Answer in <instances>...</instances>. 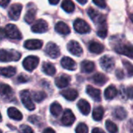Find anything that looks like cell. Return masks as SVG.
Masks as SVG:
<instances>
[{
    "instance_id": "cell-11",
    "label": "cell",
    "mask_w": 133,
    "mask_h": 133,
    "mask_svg": "<svg viewBox=\"0 0 133 133\" xmlns=\"http://www.w3.org/2000/svg\"><path fill=\"white\" fill-rule=\"evenodd\" d=\"M31 30L34 33H44L48 30V24L44 20H38L31 27Z\"/></svg>"
},
{
    "instance_id": "cell-21",
    "label": "cell",
    "mask_w": 133,
    "mask_h": 133,
    "mask_svg": "<svg viewBox=\"0 0 133 133\" xmlns=\"http://www.w3.org/2000/svg\"><path fill=\"white\" fill-rule=\"evenodd\" d=\"M104 47L99 42H91L89 44V50L95 54H100L103 52Z\"/></svg>"
},
{
    "instance_id": "cell-9",
    "label": "cell",
    "mask_w": 133,
    "mask_h": 133,
    "mask_svg": "<svg viewBox=\"0 0 133 133\" xmlns=\"http://www.w3.org/2000/svg\"><path fill=\"white\" fill-rule=\"evenodd\" d=\"M45 53L52 59L58 58L60 56V49L54 42H48L45 48Z\"/></svg>"
},
{
    "instance_id": "cell-13",
    "label": "cell",
    "mask_w": 133,
    "mask_h": 133,
    "mask_svg": "<svg viewBox=\"0 0 133 133\" xmlns=\"http://www.w3.org/2000/svg\"><path fill=\"white\" fill-rule=\"evenodd\" d=\"M76 120V117L72 111L69 109H67L64 111L62 118V123L65 126L72 125Z\"/></svg>"
},
{
    "instance_id": "cell-34",
    "label": "cell",
    "mask_w": 133,
    "mask_h": 133,
    "mask_svg": "<svg viewBox=\"0 0 133 133\" xmlns=\"http://www.w3.org/2000/svg\"><path fill=\"white\" fill-rule=\"evenodd\" d=\"M46 97H47V95L44 92L38 91V92H34L33 93V99L37 103H41Z\"/></svg>"
},
{
    "instance_id": "cell-22",
    "label": "cell",
    "mask_w": 133,
    "mask_h": 133,
    "mask_svg": "<svg viewBox=\"0 0 133 133\" xmlns=\"http://www.w3.org/2000/svg\"><path fill=\"white\" fill-rule=\"evenodd\" d=\"M8 115L11 119L16 120V121H20L23 119V114L19 111H18L15 107H9L8 109Z\"/></svg>"
},
{
    "instance_id": "cell-10",
    "label": "cell",
    "mask_w": 133,
    "mask_h": 133,
    "mask_svg": "<svg viewBox=\"0 0 133 133\" xmlns=\"http://www.w3.org/2000/svg\"><path fill=\"white\" fill-rule=\"evenodd\" d=\"M22 8H23V6L19 3H16V4L12 5L8 12L9 18L13 20H17L20 16Z\"/></svg>"
},
{
    "instance_id": "cell-20",
    "label": "cell",
    "mask_w": 133,
    "mask_h": 133,
    "mask_svg": "<svg viewBox=\"0 0 133 133\" xmlns=\"http://www.w3.org/2000/svg\"><path fill=\"white\" fill-rule=\"evenodd\" d=\"M55 31L61 34H68L70 33L69 27L64 22L59 21L55 25Z\"/></svg>"
},
{
    "instance_id": "cell-50",
    "label": "cell",
    "mask_w": 133,
    "mask_h": 133,
    "mask_svg": "<svg viewBox=\"0 0 133 133\" xmlns=\"http://www.w3.org/2000/svg\"><path fill=\"white\" fill-rule=\"evenodd\" d=\"M130 19H131V20L132 21V23H133V13L130 16Z\"/></svg>"
},
{
    "instance_id": "cell-35",
    "label": "cell",
    "mask_w": 133,
    "mask_h": 133,
    "mask_svg": "<svg viewBox=\"0 0 133 133\" xmlns=\"http://www.w3.org/2000/svg\"><path fill=\"white\" fill-rule=\"evenodd\" d=\"M105 126H106V129H108V131L110 133H117L118 131V126L113 122H111L110 120L106 121Z\"/></svg>"
},
{
    "instance_id": "cell-33",
    "label": "cell",
    "mask_w": 133,
    "mask_h": 133,
    "mask_svg": "<svg viewBox=\"0 0 133 133\" xmlns=\"http://www.w3.org/2000/svg\"><path fill=\"white\" fill-rule=\"evenodd\" d=\"M12 93L11 87L6 84L0 83V95L2 96H9Z\"/></svg>"
},
{
    "instance_id": "cell-43",
    "label": "cell",
    "mask_w": 133,
    "mask_h": 133,
    "mask_svg": "<svg viewBox=\"0 0 133 133\" xmlns=\"http://www.w3.org/2000/svg\"><path fill=\"white\" fill-rule=\"evenodd\" d=\"M126 95L129 99H133V87L130 86L127 89L126 91Z\"/></svg>"
},
{
    "instance_id": "cell-48",
    "label": "cell",
    "mask_w": 133,
    "mask_h": 133,
    "mask_svg": "<svg viewBox=\"0 0 133 133\" xmlns=\"http://www.w3.org/2000/svg\"><path fill=\"white\" fill-rule=\"evenodd\" d=\"M48 1L51 5H56V4H58L60 0H48Z\"/></svg>"
},
{
    "instance_id": "cell-38",
    "label": "cell",
    "mask_w": 133,
    "mask_h": 133,
    "mask_svg": "<svg viewBox=\"0 0 133 133\" xmlns=\"http://www.w3.org/2000/svg\"><path fill=\"white\" fill-rule=\"evenodd\" d=\"M123 64H124V67H125L128 74L129 76H133V65L130 63V62H128V61H123Z\"/></svg>"
},
{
    "instance_id": "cell-49",
    "label": "cell",
    "mask_w": 133,
    "mask_h": 133,
    "mask_svg": "<svg viewBox=\"0 0 133 133\" xmlns=\"http://www.w3.org/2000/svg\"><path fill=\"white\" fill-rule=\"evenodd\" d=\"M79 3L82 4V5H84L87 2V0H76Z\"/></svg>"
},
{
    "instance_id": "cell-30",
    "label": "cell",
    "mask_w": 133,
    "mask_h": 133,
    "mask_svg": "<svg viewBox=\"0 0 133 133\" xmlns=\"http://www.w3.org/2000/svg\"><path fill=\"white\" fill-rule=\"evenodd\" d=\"M104 114V110L102 107H96L93 111V118L95 121H101L103 118Z\"/></svg>"
},
{
    "instance_id": "cell-42",
    "label": "cell",
    "mask_w": 133,
    "mask_h": 133,
    "mask_svg": "<svg viewBox=\"0 0 133 133\" xmlns=\"http://www.w3.org/2000/svg\"><path fill=\"white\" fill-rule=\"evenodd\" d=\"M29 80H30L29 77H28L27 75H24V74H21L18 77V78H17V81H18L19 82H20V83L27 82Z\"/></svg>"
},
{
    "instance_id": "cell-7",
    "label": "cell",
    "mask_w": 133,
    "mask_h": 133,
    "mask_svg": "<svg viewBox=\"0 0 133 133\" xmlns=\"http://www.w3.org/2000/svg\"><path fill=\"white\" fill-rule=\"evenodd\" d=\"M101 67L107 72H110L115 68V60L111 56H104L100 60Z\"/></svg>"
},
{
    "instance_id": "cell-12",
    "label": "cell",
    "mask_w": 133,
    "mask_h": 133,
    "mask_svg": "<svg viewBox=\"0 0 133 133\" xmlns=\"http://www.w3.org/2000/svg\"><path fill=\"white\" fill-rule=\"evenodd\" d=\"M68 50L74 56H80L83 54V49L79 42L76 41H70L67 45Z\"/></svg>"
},
{
    "instance_id": "cell-32",
    "label": "cell",
    "mask_w": 133,
    "mask_h": 133,
    "mask_svg": "<svg viewBox=\"0 0 133 133\" xmlns=\"http://www.w3.org/2000/svg\"><path fill=\"white\" fill-rule=\"evenodd\" d=\"M62 7L67 13H72L75 9V5L71 0H64L62 3Z\"/></svg>"
},
{
    "instance_id": "cell-44",
    "label": "cell",
    "mask_w": 133,
    "mask_h": 133,
    "mask_svg": "<svg viewBox=\"0 0 133 133\" xmlns=\"http://www.w3.org/2000/svg\"><path fill=\"white\" fill-rule=\"evenodd\" d=\"M5 37H7V36H6V33H5V29L0 27V39H3Z\"/></svg>"
},
{
    "instance_id": "cell-15",
    "label": "cell",
    "mask_w": 133,
    "mask_h": 133,
    "mask_svg": "<svg viewBox=\"0 0 133 133\" xmlns=\"http://www.w3.org/2000/svg\"><path fill=\"white\" fill-rule=\"evenodd\" d=\"M61 64H62V67H64L65 69L69 70V71H74L77 67L76 63L72 59H71L70 57H68V56H65L62 59Z\"/></svg>"
},
{
    "instance_id": "cell-40",
    "label": "cell",
    "mask_w": 133,
    "mask_h": 133,
    "mask_svg": "<svg viewBox=\"0 0 133 133\" xmlns=\"http://www.w3.org/2000/svg\"><path fill=\"white\" fill-rule=\"evenodd\" d=\"M94 3L100 8H105L106 7V0H93Z\"/></svg>"
},
{
    "instance_id": "cell-51",
    "label": "cell",
    "mask_w": 133,
    "mask_h": 133,
    "mask_svg": "<svg viewBox=\"0 0 133 133\" xmlns=\"http://www.w3.org/2000/svg\"><path fill=\"white\" fill-rule=\"evenodd\" d=\"M0 122H2V115H1V114H0Z\"/></svg>"
},
{
    "instance_id": "cell-46",
    "label": "cell",
    "mask_w": 133,
    "mask_h": 133,
    "mask_svg": "<svg viewBox=\"0 0 133 133\" xmlns=\"http://www.w3.org/2000/svg\"><path fill=\"white\" fill-rule=\"evenodd\" d=\"M92 133H105L104 131H103L102 129H99V128H96L94 129L93 131H92Z\"/></svg>"
},
{
    "instance_id": "cell-29",
    "label": "cell",
    "mask_w": 133,
    "mask_h": 133,
    "mask_svg": "<svg viewBox=\"0 0 133 133\" xmlns=\"http://www.w3.org/2000/svg\"><path fill=\"white\" fill-rule=\"evenodd\" d=\"M114 114L115 118L118 120H123L127 117V112L125 108L122 107H118L114 111Z\"/></svg>"
},
{
    "instance_id": "cell-1",
    "label": "cell",
    "mask_w": 133,
    "mask_h": 133,
    "mask_svg": "<svg viewBox=\"0 0 133 133\" xmlns=\"http://www.w3.org/2000/svg\"><path fill=\"white\" fill-rule=\"evenodd\" d=\"M20 57H21V54L16 50L0 49V61L1 62L17 61L20 59Z\"/></svg>"
},
{
    "instance_id": "cell-25",
    "label": "cell",
    "mask_w": 133,
    "mask_h": 133,
    "mask_svg": "<svg viewBox=\"0 0 133 133\" xmlns=\"http://www.w3.org/2000/svg\"><path fill=\"white\" fill-rule=\"evenodd\" d=\"M118 94V90L114 85L108 86L104 91V97L107 100H112L114 99Z\"/></svg>"
},
{
    "instance_id": "cell-5",
    "label": "cell",
    "mask_w": 133,
    "mask_h": 133,
    "mask_svg": "<svg viewBox=\"0 0 133 133\" xmlns=\"http://www.w3.org/2000/svg\"><path fill=\"white\" fill-rule=\"evenodd\" d=\"M87 13L90 17V19L93 20V22L95 23L96 24L101 25L105 24V16L101 13H99L98 11L95 10L94 9L90 8L87 10Z\"/></svg>"
},
{
    "instance_id": "cell-28",
    "label": "cell",
    "mask_w": 133,
    "mask_h": 133,
    "mask_svg": "<svg viewBox=\"0 0 133 133\" xmlns=\"http://www.w3.org/2000/svg\"><path fill=\"white\" fill-rule=\"evenodd\" d=\"M50 111H51V114L55 116V117H58L61 114V113L62 112V106L57 103V102H55L53 103L51 105V107H50Z\"/></svg>"
},
{
    "instance_id": "cell-31",
    "label": "cell",
    "mask_w": 133,
    "mask_h": 133,
    "mask_svg": "<svg viewBox=\"0 0 133 133\" xmlns=\"http://www.w3.org/2000/svg\"><path fill=\"white\" fill-rule=\"evenodd\" d=\"M35 16H36V9L31 8L26 12V13L24 16V20L27 24H31L34 21Z\"/></svg>"
},
{
    "instance_id": "cell-45",
    "label": "cell",
    "mask_w": 133,
    "mask_h": 133,
    "mask_svg": "<svg viewBox=\"0 0 133 133\" xmlns=\"http://www.w3.org/2000/svg\"><path fill=\"white\" fill-rule=\"evenodd\" d=\"M10 0H0V5L2 7H6L9 3Z\"/></svg>"
},
{
    "instance_id": "cell-23",
    "label": "cell",
    "mask_w": 133,
    "mask_h": 133,
    "mask_svg": "<svg viewBox=\"0 0 133 133\" xmlns=\"http://www.w3.org/2000/svg\"><path fill=\"white\" fill-rule=\"evenodd\" d=\"M16 73V69L14 67H0V74L6 77L11 78L14 76Z\"/></svg>"
},
{
    "instance_id": "cell-8",
    "label": "cell",
    "mask_w": 133,
    "mask_h": 133,
    "mask_svg": "<svg viewBox=\"0 0 133 133\" xmlns=\"http://www.w3.org/2000/svg\"><path fill=\"white\" fill-rule=\"evenodd\" d=\"M115 51L128 57L133 58V45L129 44H120L115 47Z\"/></svg>"
},
{
    "instance_id": "cell-41",
    "label": "cell",
    "mask_w": 133,
    "mask_h": 133,
    "mask_svg": "<svg viewBox=\"0 0 133 133\" xmlns=\"http://www.w3.org/2000/svg\"><path fill=\"white\" fill-rule=\"evenodd\" d=\"M29 122H30L31 123L34 124V125H37V124H40L41 123V118L35 116V115H33V116H30L29 118H28Z\"/></svg>"
},
{
    "instance_id": "cell-47",
    "label": "cell",
    "mask_w": 133,
    "mask_h": 133,
    "mask_svg": "<svg viewBox=\"0 0 133 133\" xmlns=\"http://www.w3.org/2000/svg\"><path fill=\"white\" fill-rule=\"evenodd\" d=\"M43 133H55V132L51 128H47Z\"/></svg>"
},
{
    "instance_id": "cell-19",
    "label": "cell",
    "mask_w": 133,
    "mask_h": 133,
    "mask_svg": "<svg viewBox=\"0 0 133 133\" xmlns=\"http://www.w3.org/2000/svg\"><path fill=\"white\" fill-rule=\"evenodd\" d=\"M77 107L80 111V112L84 115H88L90 112V109H91L90 105L85 100H80L77 103Z\"/></svg>"
},
{
    "instance_id": "cell-2",
    "label": "cell",
    "mask_w": 133,
    "mask_h": 133,
    "mask_svg": "<svg viewBox=\"0 0 133 133\" xmlns=\"http://www.w3.org/2000/svg\"><path fill=\"white\" fill-rule=\"evenodd\" d=\"M39 58L35 56H29L26 57L23 62V67L28 71H33L39 63Z\"/></svg>"
},
{
    "instance_id": "cell-6",
    "label": "cell",
    "mask_w": 133,
    "mask_h": 133,
    "mask_svg": "<svg viewBox=\"0 0 133 133\" xmlns=\"http://www.w3.org/2000/svg\"><path fill=\"white\" fill-rule=\"evenodd\" d=\"M73 27L75 31L79 34H86L90 32V27L89 26V24L82 19L76 20L73 23Z\"/></svg>"
},
{
    "instance_id": "cell-37",
    "label": "cell",
    "mask_w": 133,
    "mask_h": 133,
    "mask_svg": "<svg viewBox=\"0 0 133 133\" xmlns=\"http://www.w3.org/2000/svg\"><path fill=\"white\" fill-rule=\"evenodd\" d=\"M76 133H88V127L84 123H80L76 129Z\"/></svg>"
},
{
    "instance_id": "cell-36",
    "label": "cell",
    "mask_w": 133,
    "mask_h": 133,
    "mask_svg": "<svg viewBox=\"0 0 133 133\" xmlns=\"http://www.w3.org/2000/svg\"><path fill=\"white\" fill-rule=\"evenodd\" d=\"M97 35L99 37H101L102 38H106V36L108 34V30H107V27H106L105 24H101V25H99V29L97 30Z\"/></svg>"
},
{
    "instance_id": "cell-39",
    "label": "cell",
    "mask_w": 133,
    "mask_h": 133,
    "mask_svg": "<svg viewBox=\"0 0 133 133\" xmlns=\"http://www.w3.org/2000/svg\"><path fill=\"white\" fill-rule=\"evenodd\" d=\"M19 133H34V131L30 126L26 125H23L19 128Z\"/></svg>"
},
{
    "instance_id": "cell-4",
    "label": "cell",
    "mask_w": 133,
    "mask_h": 133,
    "mask_svg": "<svg viewBox=\"0 0 133 133\" xmlns=\"http://www.w3.org/2000/svg\"><path fill=\"white\" fill-rule=\"evenodd\" d=\"M5 31L6 33V36L12 39H21L22 34L19 32V29L15 24H9L5 26Z\"/></svg>"
},
{
    "instance_id": "cell-3",
    "label": "cell",
    "mask_w": 133,
    "mask_h": 133,
    "mask_svg": "<svg viewBox=\"0 0 133 133\" xmlns=\"http://www.w3.org/2000/svg\"><path fill=\"white\" fill-rule=\"evenodd\" d=\"M20 99L23 104L29 111H34L35 109V105L32 101L31 96L28 90H23L20 92Z\"/></svg>"
},
{
    "instance_id": "cell-24",
    "label": "cell",
    "mask_w": 133,
    "mask_h": 133,
    "mask_svg": "<svg viewBox=\"0 0 133 133\" xmlns=\"http://www.w3.org/2000/svg\"><path fill=\"white\" fill-rule=\"evenodd\" d=\"M81 71L82 72L84 73H90L92 72L94 68H95V65L92 61L90 60H84L81 63Z\"/></svg>"
},
{
    "instance_id": "cell-17",
    "label": "cell",
    "mask_w": 133,
    "mask_h": 133,
    "mask_svg": "<svg viewBox=\"0 0 133 133\" xmlns=\"http://www.w3.org/2000/svg\"><path fill=\"white\" fill-rule=\"evenodd\" d=\"M87 94L95 101L100 102L101 100V91L97 89L94 88L91 85H88L87 87Z\"/></svg>"
},
{
    "instance_id": "cell-18",
    "label": "cell",
    "mask_w": 133,
    "mask_h": 133,
    "mask_svg": "<svg viewBox=\"0 0 133 133\" xmlns=\"http://www.w3.org/2000/svg\"><path fill=\"white\" fill-rule=\"evenodd\" d=\"M61 94L62 95L64 98H65L67 100H69V101L75 100L78 96V92L74 89H68L65 90H63L61 92Z\"/></svg>"
},
{
    "instance_id": "cell-52",
    "label": "cell",
    "mask_w": 133,
    "mask_h": 133,
    "mask_svg": "<svg viewBox=\"0 0 133 133\" xmlns=\"http://www.w3.org/2000/svg\"><path fill=\"white\" fill-rule=\"evenodd\" d=\"M131 132L133 133V129H132V130H131Z\"/></svg>"
},
{
    "instance_id": "cell-14",
    "label": "cell",
    "mask_w": 133,
    "mask_h": 133,
    "mask_svg": "<svg viewBox=\"0 0 133 133\" xmlns=\"http://www.w3.org/2000/svg\"><path fill=\"white\" fill-rule=\"evenodd\" d=\"M42 45H43L42 41L38 39H29L24 42V47L30 50L39 49L42 47Z\"/></svg>"
},
{
    "instance_id": "cell-27",
    "label": "cell",
    "mask_w": 133,
    "mask_h": 133,
    "mask_svg": "<svg viewBox=\"0 0 133 133\" xmlns=\"http://www.w3.org/2000/svg\"><path fill=\"white\" fill-rule=\"evenodd\" d=\"M42 69H43V71L46 74L50 75V76H53L56 73V69H55V66L51 63H48V62L44 63V64L42 66Z\"/></svg>"
},
{
    "instance_id": "cell-53",
    "label": "cell",
    "mask_w": 133,
    "mask_h": 133,
    "mask_svg": "<svg viewBox=\"0 0 133 133\" xmlns=\"http://www.w3.org/2000/svg\"><path fill=\"white\" fill-rule=\"evenodd\" d=\"M0 133H2V131H1V130H0Z\"/></svg>"
},
{
    "instance_id": "cell-16",
    "label": "cell",
    "mask_w": 133,
    "mask_h": 133,
    "mask_svg": "<svg viewBox=\"0 0 133 133\" xmlns=\"http://www.w3.org/2000/svg\"><path fill=\"white\" fill-rule=\"evenodd\" d=\"M70 77L67 74H62L55 79V85L59 89L65 88L70 82Z\"/></svg>"
},
{
    "instance_id": "cell-26",
    "label": "cell",
    "mask_w": 133,
    "mask_h": 133,
    "mask_svg": "<svg viewBox=\"0 0 133 133\" xmlns=\"http://www.w3.org/2000/svg\"><path fill=\"white\" fill-rule=\"evenodd\" d=\"M92 80L95 84H97L98 85H103L107 82L108 78L104 74H103L101 73H97L93 76Z\"/></svg>"
}]
</instances>
